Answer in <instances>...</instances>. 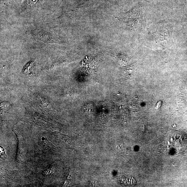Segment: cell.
Instances as JSON below:
<instances>
[{
  "label": "cell",
  "mask_w": 187,
  "mask_h": 187,
  "mask_svg": "<svg viewBox=\"0 0 187 187\" xmlns=\"http://www.w3.org/2000/svg\"><path fill=\"white\" fill-rule=\"evenodd\" d=\"M116 17L127 25L132 28H135L138 26L140 15L139 9L137 7L133 8L130 11L125 12H121Z\"/></svg>",
  "instance_id": "1"
},
{
  "label": "cell",
  "mask_w": 187,
  "mask_h": 187,
  "mask_svg": "<svg viewBox=\"0 0 187 187\" xmlns=\"http://www.w3.org/2000/svg\"><path fill=\"white\" fill-rule=\"evenodd\" d=\"M34 36L43 42L47 43H57L59 40L52 34L44 31L36 30L33 32Z\"/></svg>",
  "instance_id": "2"
},
{
  "label": "cell",
  "mask_w": 187,
  "mask_h": 187,
  "mask_svg": "<svg viewBox=\"0 0 187 187\" xmlns=\"http://www.w3.org/2000/svg\"><path fill=\"white\" fill-rule=\"evenodd\" d=\"M35 63L33 61H31L25 65L23 71V73L25 75H32L35 71Z\"/></svg>",
  "instance_id": "3"
},
{
  "label": "cell",
  "mask_w": 187,
  "mask_h": 187,
  "mask_svg": "<svg viewBox=\"0 0 187 187\" xmlns=\"http://www.w3.org/2000/svg\"><path fill=\"white\" fill-rule=\"evenodd\" d=\"M42 1V0H27L26 5L28 7H33L39 4Z\"/></svg>",
  "instance_id": "4"
},
{
  "label": "cell",
  "mask_w": 187,
  "mask_h": 187,
  "mask_svg": "<svg viewBox=\"0 0 187 187\" xmlns=\"http://www.w3.org/2000/svg\"><path fill=\"white\" fill-rule=\"evenodd\" d=\"M6 1H7V0H1V2H4Z\"/></svg>",
  "instance_id": "5"
}]
</instances>
